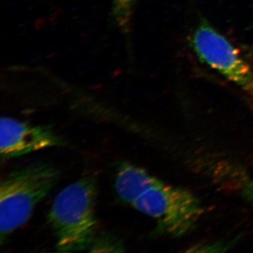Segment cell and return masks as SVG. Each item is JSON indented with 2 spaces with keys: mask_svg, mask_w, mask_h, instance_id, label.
Here are the masks:
<instances>
[{
  "mask_svg": "<svg viewBox=\"0 0 253 253\" xmlns=\"http://www.w3.org/2000/svg\"><path fill=\"white\" fill-rule=\"evenodd\" d=\"M89 251L90 252H123V244L117 236L109 233H100L96 236Z\"/></svg>",
  "mask_w": 253,
  "mask_h": 253,
  "instance_id": "7",
  "label": "cell"
},
{
  "mask_svg": "<svg viewBox=\"0 0 253 253\" xmlns=\"http://www.w3.org/2000/svg\"><path fill=\"white\" fill-rule=\"evenodd\" d=\"M96 181L84 176L61 190L48 213L59 252L89 249L97 235Z\"/></svg>",
  "mask_w": 253,
  "mask_h": 253,
  "instance_id": "2",
  "label": "cell"
},
{
  "mask_svg": "<svg viewBox=\"0 0 253 253\" xmlns=\"http://www.w3.org/2000/svg\"><path fill=\"white\" fill-rule=\"evenodd\" d=\"M190 45L201 62L243 90L253 92V68L207 20L201 19L193 30Z\"/></svg>",
  "mask_w": 253,
  "mask_h": 253,
  "instance_id": "4",
  "label": "cell"
},
{
  "mask_svg": "<svg viewBox=\"0 0 253 253\" xmlns=\"http://www.w3.org/2000/svg\"><path fill=\"white\" fill-rule=\"evenodd\" d=\"M138 1L139 0H111V22L123 37L129 71L132 68L134 63L133 20Z\"/></svg>",
  "mask_w": 253,
  "mask_h": 253,
  "instance_id": "6",
  "label": "cell"
},
{
  "mask_svg": "<svg viewBox=\"0 0 253 253\" xmlns=\"http://www.w3.org/2000/svg\"><path fill=\"white\" fill-rule=\"evenodd\" d=\"M64 144L63 138L49 126H34L9 117H2L0 121V154L2 159L20 157Z\"/></svg>",
  "mask_w": 253,
  "mask_h": 253,
  "instance_id": "5",
  "label": "cell"
},
{
  "mask_svg": "<svg viewBox=\"0 0 253 253\" xmlns=\"http://www.w3.org/2000/svg\"><path fill=\"white\" fill-rule=\"evenodd\" d=\"M51 164L33 163L9 173L0 184V243L24 225L59 179Z\"/></svg>",
  "mask_w": 253,
  "mask_h": 253,
  "instance_id": "3",
  "label": "cell"
},
{
  "mask_svg": "<svg viewBox=\"0 0 253 253\" xmlns=\"http://www.w3.org/2000/svg\"><path fill=\"white\" fill-rule=\"evenodd\" d=\"M240 191L243 198L253 208V179L244 177L241 179Z\"/></svg>",
  "mask_w": 253,
  "mask_h": 253,
  "instance_id": "8",
  "label": "cell"
},
{
  "mask_svg": "<svg viewBox=\"0 0 253 253\" xmlns=\"http://www.w3.org/2000/svg\"><path fill=\"white\" fill-rule=\"evenodd\" d=\"M119 199L149 217L158 234L181 238L194 230L204 213L199 198L129 163L119 165L115 179Z\"/></svg>",
  "mask_w": 253,
  "mask_h": 253,
  "instance_id": "1",
  "label": "cell"
}]
</instances>
